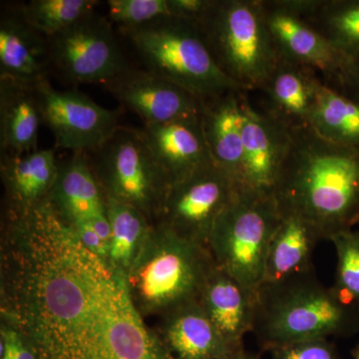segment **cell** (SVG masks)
<instances>
[{
	"label": "cell",
	"instance_id": "5bb4252c",
	"mask_svg": "<svg viewBox=\"0 0 359 359\" xmlns=\"http://www.w3.org/2000/svg\"><path fill=\"white\" fill-rule=\"evenodd\" d=\"M242 113V178L238 190L273 196L276 179L287 158L290 131L275 120L255 109L245 98L241 99Z\"/></svg>",
	"mask_w": 359,
	"mask_h": 359
},
{
	"label": "cell",
	"instance_id": "484cf974",
	"mask_svg": "<svg viewBox=\"0 0 359 359\" xmlns=\"http://www.w3.org/2000/svg\"><path fill=\"white\" fill-rule=\"evenodd\" d=\"M107 214L110 223L107 261L126 276L140 254L153 224L138 210L110 198H107Z\"/></svg>",
	"mask_w": 359,
	"mask_h": 359
},
{
	"label": "cell",
	"instance_id": "9a60e30c",
	"mask_svg": "<svg viewBox=\"0 0 359 359\" xmlns=\"http://www.w3.org/2000/svg\"><path fill=\"white\" fill-rule=\"evenodd\" d=\"M48 202L70 226L89 222L109 248L110 223L107 198L86 153H72L59 161L57 176Z\"/></svg>",
	"mask_w": 359,
	"mask_h": 359
},
{
	"label": "cell",
	"instance_id": "3957f363",
	"mask_svg": "<svg viewBox=\"0 0 359 359\" xmlns=\"http://www.w3.org/2000/svg\"><path fill=\"white\" fill-rule=\"evenodd\" d=\"M252 332L268 351L306 340L353 337L359 332V306L325 287L311 269L262 283Z\"/></svg>",
	"mask_w": 359,
	"mask_h": 359
},
{
	"label": "cell",
	"instance_id": "f546056e",
	"mask_svg": "<svg viewBox=\"0 0 359 359\" xmlns=\"http://www.w3.org/2000/svg\"><path fill=\"white\" fill-rule=\"evenodd\" d=\"M107 7L108 20L121 30L171 16L168 0H108Z\"/></svg>",
	"mask_w": 359,
	"mask_h": 359
},
{
	"label": "cell",
	"instance_id": "83f0119b",
	"mask_svg": "<svg viewBox=\"0 0 359 359\" xmlns=\"http://www.w3.org/2000/svg\"><path fill=\"white\" fill-rule=\"evenodd\" d=\"M97 0H32L21 4L26 20L47 39L95 13Z\"/></svg>",
	"mask_w": 359,
	"mask_h": 359
},
{
	"label": "cell",
	"instance_id": "7a4b0ae2",
	"mask_svg": "<svg viewBox=\"0 0 359 359\" xmlns=\"http://www.w3.org/2000/svg\"><path fill=\"white\" fill-rule=\"evenodd\" d=\"M273 196L280 214L304 219L323 240L359 224V150L325 140L309 126L292 130Z\"/></svg>",
	"mask_w": 359,
	"mask_h": 359
},
{
	"label": "cell",
	"instance_id": "9c48e42d",
	"mask_svg": "<svg viewBox=\"0 0 359 359\" xmlns=\"http://www.w3.org/2000/svg\"><path fill=\"white\" fill-rule=\"evenodd\" d=\"M51 71L72 86L105 85L128 69L112 23L93 13L48 39Z\"/></svg>",
	"mask_w": 359,
	"mask_h": 359
},
{
	"label": "cell",
	"instance_id": "ba28073f",
	"mask_svg": "<svg viewBox=\"0 0 359 359\" xmlns=\"http://www.w3.org/2000/svg\"><path fill=\"white\" fill-rule=\"evenodd\" d=\"M87 156L106 197L131 205L151 224L157 223L172 184L140 129L120 126Z\"/></svg>",
	"mask_w": 359,
	"mask_h": 359
},
{
	"label": "cell",
	"instance_id": "d6a6232c",
	"mask_svg": "<svg viewBox=\"0 0 359 359\" xmlns=\"http://www.w3.org/2000/svg\"><path fill=\"white\" fill-rule=\"evenodd\" d=\"M325 82L359 104V54L347 58L339 72Z\"/></svg>",
	"mask_w": 359,
	"mask_h": 359
},
{
	"label": "cell",
	"instance_id": "d590c367",
	"mask_svg": "<svg viewBox=\"0 0 359 359\" xmlns=\"http://www.w3.org/2000/svg\"><path fill=\"white\" fill-rule=\"evenodd\" d=\"M217 359H255L252 355H250L247 351H245L244 347H241V348L235 349V351H231L230 353L224 354V355L221 356V358Z\"/></svg>",
	"mask_w": 359,
	"mask_h": 359
},
{
	"label": "cell",
	"instance_id": "7c38bea8",
	"mask_svg": "<svg viewBox=\"0 0 359 359\" xmlns=\"http://www.w3.org/2000/svg\"><path fill=\"white\" fill-rule=\"evenodd\" d=\"M122 104L143 120L144 125L163 124L201 117L204 100L184 89L131 66L104 85Z\"/></svg>",
	"mask_w": 359,
	"mask_h": 359
},
{
	"label": "cell",
	"instance_id": "e575fe53",
	"mask_svg": "<svg viewBox=\"0 0 359 359\" xmlns=\"http://www.w3.org/2000/svg\"><path fill=\"white\" fill-rule=\"evenodd\" d=\"M72 226L79 240L83 243L87 249L93 252L97 256L107 259L108 245L101 240L98 233L94 230L93 226L89 222H80Z\"/></svg>",
	"mask_w": 359,
	"mask_h": 359
},
{
	"label": "cell",
	"instance_id": "d4e9b609",
	"mask_svg": "<svg viewBox=\"0 0 359 359\" xmlns=\"http://www.w3.org/2000/svg\"><path fill=\"white\" fill-rule=\"evenodd\" d=\"M309 126L325 140L359 150V104L321 82Z\"/></svg>",
	"mask_w": 359,
	"mask_h": 359
},
{
	"label": "cell",
	"instance_id": "ac0fdd59",
	"mask_svg": "<svg viewBox=\"0 0 359 359\" xmlns=\"http://www.w3.org/2000/svg\"><path fill=\"white\" fill-rule=\"evenodd\" d=\"M316 71L278 59L263 87V112L292 131L309 126L318 87Z\"/></svg>",
	"mask_w": 359,
	"mask_h": 359
},
{
	"label": "cell",
	"instance_id": "4316f807",
	"mask_svg": "<svg viewBox=\"0 0 359 359\" xmlns=\"http://www.w3.org/2000/svg\"><path fill=\"white\" fill-rule=\"evenodd\" d=\"M346 58L359 54V0H316L304 18Z\"/></svg>",
	"mask_w": 359,
	"mask_h": 359
},
{
	"label": "cell",
	"instance_id": "8d00e7d4",
	"mask_svg": "<svg viewBox=\"0 0 359 359\" xmlns=\"http://www.w3.org/2000/svg\"><path fill=\"white\" fill-rule=\"evenodd\" d=\"M351 355H353V359H359V344L351 351Z\"/></svg>",
	"mask_w": 359,
	"mask_h": 359
},
{
	"label": "cell",
	"instance_id": "7402d4cb",
	"mask_svg": "<svg viewBox=\"0 0 359 359\" xmlns=\"http://www.w3.org/2000/svg\"><path fill=\"white\" fill-rule=\"evenodd\" d=\"M175 359H217L231 351L199 302L160 318L157 330Z\"/></svg>",
	"mask_w": 359,
	"mask_h": 359
},
{
	"label": "cell",
	"instance_id": "e0dca14e",
	"mask_svg": "<svg viewBox=\"0 0 359 359\" xmlns=\"http://www.w3.org/2000/svg\"><path fill=\"white\" fill-rule=\"evenodd\" d=\"M140 131L172 185L214 162L201 117L144 125Z\"/></svg>",
	"mask_w": 359,
	"mask_h": 359
},
{
	"label": "cell",
	"instance_id": "cb8c5ba5",
	"mask_svg": "<svg viewBox=\"0 0 359 359\" xmlns=\"http://www.w3.org/2000/svg\"><path fill=\"white\" fill-rule=\"evenodd\" d=\"M321 240L320 231L304 219L282 214L269 245L263 283L278 282L314 269L313 255Z\"/></svg>",
	"mask_w": 359,
	"mask_h": 359
},
{
	"label": "cell",
	"instance_id": "6da1fadb",
	"mask_svg": "<svg viewBox=\"0 0 359 359\" xmlns=\"http://www.w3.org/2000/svg\"><path fill=\"white\" fill-rule=\"evenodd\" d=\"M1 231V318L37 359H175L125 276L87 249L48 200L4 215Z\"/></svg>",
	"mask_w": 359,
	"mask_h": 359
},
{
	"label": "cell",
	"instance_id": "5b68a950",
	"mask_svg": "<svg viewBox=\"0 0 359 359\" xmlns=\"http://www.w3.org/2000/svg\"><path fill=\"white\" fill-rule=\"evenodd\" d=\"M122 32L146 70L203 100L245 92L219 69L197 23L169 16Z\"/></svg>",
	"mask_w": 359,
	"mask_h": 359
},
{
	"label": "cell",
	"instance_id": "d6986e66",
	"mask_svg": "<svg viewBox=\"0 0 359 359\" xmlns=\"http://www.w3.org/2000/svg\"><path fill=\"white\" fill-rule=\"evenodd\" d=\"M199 302L229 346L233 349L244 347L245 335L254 328L257 292L216 266L205 283Z\"/></svg>",
	"mask_w": 359,
	"mask_h": 359
},
{
	"label": "cell",
	"instance_id": "1f68e13d",
	"mask_svg": "<svg viewBox=\"0 0 359 359\" xmlns=\"http://www.w3.org/2000/svg\"><path fill=\"white\" fill-rule=\"evenodd\" d=\"M0 359H37L29 342L11 321L1 318Z\"/></svg>",
	"mask_w": 359,
	"mask_h": 359
},
{
	"label": "cell",
	"instance_id": "4fadbf2b",
	"mask_svg": "<svg viewBox=\"0 0 359 359\" xmlns=\"http://www.w3.org/2000/svg\"><path fill=\"white\" fill-rule=\"evenodd\" d=\"M262 4L278 59L311 68L321 73L325 80L339 72L346 56L290 9L285 0H262Z\"/></svg>",
	"mask_w": 359,
	"mask_h": 359
},
{
	"label": "cell",
	"instance_id": "30bf717a",
	"mask_svg": "<svg viewBox=\"0 0 359 359\" xmlns=\"http://www.w3.org/2000/svg\"><path fill=\"white\" fill-rule=\"evenodd\" d=\"M34 90L42 121L53 134L56 148L89 154L120 127L121 110L98 105L75 87L58 90L45 80L35 85Z\"/></svg>",
	"mask_w": 359,
	"mask_h": 359
},
{
	"label": "cell",
	"instance_id": "836d02e7",
	"mask_svg": "<svg viewBox=\"0 0 359 359\" xmlns=\"http://www.w3.org/2000/svg\"><path fill=\"white\" fill-rule=\"evenodd\" d=\"M172 18L199 23L209 13L215 0H168Z\"/></svg>",
	"mask_w": 359,
	"mask_h": 359
},
{
	"label": "cell",
	"instance_id": "277c9868",
	"mask_svg": "<svg viewBox=\"0 0 359 359\" xmlns=\"http://www.w3.org/2000/svg\"><path fill=\"white\" fill-rule=\"evenodd\" d=\"M215 266L208 247L156 224L125 278L143 318H160L199 302Z\"/></svg>",
	"mask_w": 359,
	"mask_h": 359
},
{
	"label": "cell",
	"instance_id": "44dd1931",
	"mask_svg": "<svg viewBox=\"0 0 359 359\" xmlns=\"http://www.w3.org/2000/svg\"><path fill=\"white\" fill-rule=\"evenodd\" d=\"M245 93L231 92L207 99L201 116L212 160L233 180L237 188L242 178L244 160L241 99Z\"/></svg>",
	"mask_w": 359,
	"mask_h": 359
},
{
	"label": "cell",
	"instance_id": "8992f818",
	"mask_svg": "<svg viewBox=\"0 0 359 359\" xmlns=\"http://www.w3.org/2000/svg\"><path fill=\"white\" fill-rule=\"evenodd\" d=\"M198 26L219 69L231 81L245 92L263 87L278 56L262 0H215Z\"/></svg>",
	"mask_w": 359,
	"mask_h": 359
},
{
	"label": "cell",
	"instance_id": "603a6c76",
	"mask_svg": "<svg viewBox=\"0 0 359 359\" xmlns=\"http://www.w3.org/2000/svg\"><path fill=\"white\" fill-rule=\"evenodd\" d=\"M41 111L34 87L0 79V155L39 149Z\"/></svg>",
	"mask_w": 359,
	"mask_h": 359
},
{
	"label": "cell",
	"instance_id": "4dcf8cb0",
	"mask_svg": "<svg viewBox=\"0 0 359 359\" xmlns=\"http://www.w3.org/2000/svg\"><path fill=\"white\" fill-rule=\"evenodd\" d=\"M271 351L273 359H339L337 347L328 339L295 342Z\"/></svg>",
	"mask_w": 359,
	"mask_h": 359
},
{
	"label": "cell",
	"instance_id": "ffe728a7",
	"mask_svg": "<svg viewBox=\"0 0 359 359\" xmlns=\"http://www.w3.org/2000/svg\"><path fill=\"white\" fill-rule=\"evenodd\" d=\"M55 149H37L22 155L1 156L4 214L28 211L48 200L57 176Z\"/></svg>",
	"mask_w": 359,
	"mask_h": 359
},
{
	"label": "cell",
	"instance_id": "8fae6325",
	"mask_svg": "<svg viewBox=\"0 0 359 359\" xmlns=\"http://www.w3.org/2000/svg\"><path fill=\"white\" fill-rule=\"evenodd\" d=\"M236 190L233 180L210 163L170 187L156 224L208 247L212 228Z\"/></svg>",
	"mask_w": 359,
	"mask_h": 359
},
{
	"label": "cell",
	"instance_id": "52a82bcc",
	"mask_svg": "<svg viewBox=\"0 0 359 359\" xmlns=\"http://www.w3.org/2000/svg\"><path fill=\"white\" fill-rule=\"evenodd\" d=\"M282 219L273 196L236 190L208 242L215 264L257 292L271 240Z\"/></svg>",
	"mask_w": 359,
	"mask_h": 359
},
{
	"label": "cell",
	"instance_id": "f1b7e54d",
	"mask_svg": "<svg viewBox=\"0 0 359 359\" xmlns=\"http://www.w3.org/2000/svg\"><path fill=\"white\" fill-rule=\"evenodd\" d=\"M330 241L337 257L332 287L344 301L359 306V228L341 231Z\"/></svg>",
	"mask_w": 359,
	"mask_h": 359
},
{
	"label": "cell",
	"instance_id": "2e32d148",
	"mask_svg": "<svg viewBox=\"0 0 359 359\" xmlns=\"http://www.w3.org/2000/svg\"><path fill=\"white\" fill-rule=\"evenodd\" d=\"M50 72L48 39L26 20L21 4H2L0 79L34 87Z\"/></svg>",
	"mask_w": 359,
	"mask_h": 359
}]
</instances>
